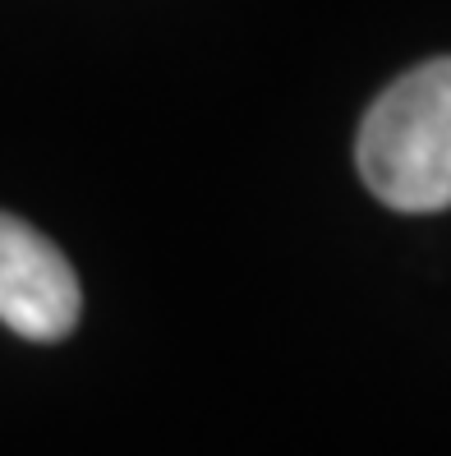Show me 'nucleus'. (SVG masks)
<instances>
[{"label":"nucleus","instance_id":"1","mask_svg":"<svg viewBox=\"0 0 451 456\" xmlns=\"http://www.w3.org/2000/svg\"><path fill=\"white\" fill-rule=\"evenodd\" d=\"M355 162L374 199L396 212L451 208V56L383 88L359 125Z\"/></svg>","mask_w":451,"mask_h":456},{"label":"nucleus","instance_id":"2","mask_svg":"<svg viewBox=\"0 0 451 456\" xmlns=\"http://www.w3.org/2000/svg\"><path fill=\"white\" fill-rule=\"evenodd\" d=\"M84 314L69 258L28 222L0 212V323L28 341H65Z\"/></svg>","mask_w":451,"mask_h":456}]
</instances>
